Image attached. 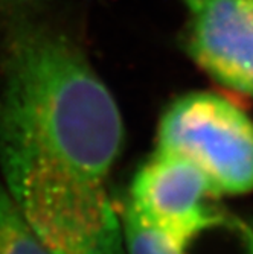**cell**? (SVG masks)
Listing matches in <instances>:
<instances>
[{
  "label": "cell",
  "instance_id": "obj_1",
  "mask_svg": "<svg viewBox=\"0 0 253 254\" xmlns=\"http://www.w3.org/2000/svg\"><path fill=\"white\" fill-rule=\"evenodd\" d=\"M124 138L121 110L80 44L43 20L15 18L0 44V145L105 183Z\"/></svg>",
  "mask_w": 253,
  "mask_h": 254
},
{
  "label": "cell",
  "instance_id": "obj_2",
  "mask_svg": "<svg viewBox=\"0 0 253 254\" xmlns=\"http://www.w3.org/2000/svg\"><path fill=\"white\" fill-rule=\"evenodd\" d=\"M0 180L51 254H127L105 183L0 145Z\"/></svg>",
  "mask_w": 253,
  "mask_h": 254
},
{
  "label": "cell",
  "instance_id": "obj_3",
  "mask_svg": "<svg viewBox=\"0 0 253 254\" xmlns=\"http://www.w3.org/2000/svg\"><path fill=\"white\" fill-rule=\"evenodd\" d=\"M156 149L191 161L218 198L253 192V121L214 91L172 101L159 119Z\"/></svg>",
  "mask_w": 253,
  "mask_h": 254
},
{
  "label": "cell",
  "instance_id": "obj_4",
  "mask_svg": "<svg viewBox=\"0 0 253 254\" xmlns=\"http://www.w3.org/2000/svg\"><path fill=\"white\" fill-rule=\"evenodd\" d=\"M209 180L191 161L156 149L136 171L128 204L154 228L189 248L221 221Z\"/></svg>",
  "mask_w": 253,
  "mask_h": 254
},
{
  "label": "cell",
  "instance_id": "obj_5",
  "mask_svg": "<svg viewBox=\"0 0 253 254\" xmlns=\"http://www.w3.org/2000/svg\"><path fill=\"white\" fill-rule=\"evenodd\" d=\"M183 46L217 84L253 96V0H181Z\"/></svg>",
  "mask_w": 253,
  "mask_h": 254
},
{
  "label": "cell",
  "instance_id": "obj_6",
  "mask_svg": "<svg viewBox=\"0 0 253 254\" xmlns=\"http://www.w3.org/2000/svg\"><path fill=\"white\" fill-rule=\"evenodd\" d=\"M0 254H51L0 180Z\"/></svg>",
  "mask_w": 253,
  "mask_h": 254
},
{
  "label": "cell",
  "instance_id": "obj_7",
  "mask_svg": "<svg viewBox=\"0 0 253 254\" xmlns=\"http://www.w3.org/2000/svg\"><path fill=\"white\" fill-rule=\"evenodd\" d=\"M121 224L127 254H186V248L144 221L128 202Z\"/></svg>",
  "mask_w": 253,
  "mask_h": 254
},
{
  "label": "cell",
  "instance_id": "obj_8",
  "mask_svg": "<svg viewBox=\"0 0 253 254\" xmlns=\"http://www.w3.org/2000/svg\"><path fill=\"white\" fill-rule=\"evenodd\" d=\"M244 239L247 245L246 254H253V225H247L244 228Z\"/></svg>",
  "mask_w": 253,
  "mask_h": 254
},
{
  "label": "cell",
  "instance_id": "obj_9",
  "mask_svg": "<svg viewBox=\"0 0 253 254\" xmlns=\"http://www.w3.org/2000/svg\"><path fill=\"white\" fill-rule=\"evenodd\" d=\"M2 3H9V5H25V3H32L38 2V0H0Z\"/></svg>",
  "mask_w": 253,
  "mask_h": 254
}]
</instances>
